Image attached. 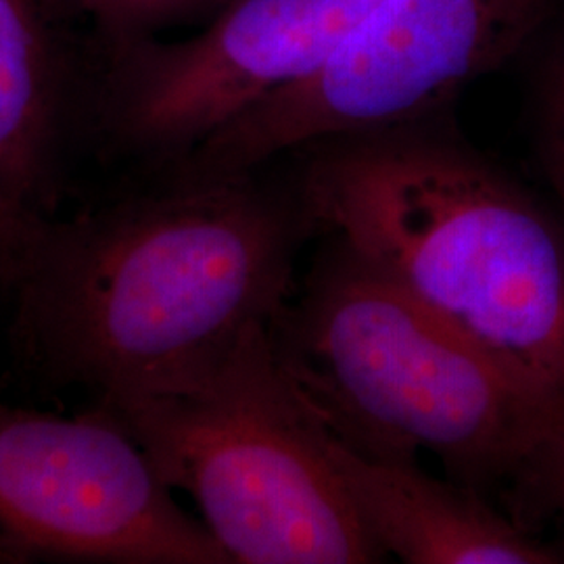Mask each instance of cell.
I'll use <instances>...</instances> for the list:
<instances>
[{"instance_id": "cell-1", "label": "cell", "mask_w": 564, "mask_h": 564, "mask_svg": "<svg viewBox=\"0 0 564 564\" xmlns=\"http://www.w3.org/2000/svg\"><path fill=\"white\" fill-rule=\"evenodd\" d=\"M314 230L293 191L172 174L162 188L32 224L9 291L13 333L46 379L97 402L181 391L289 302Z\"/></svg>"}, {"instance_id": "cell-2", "label": "cell", "mask_w": 564, "mask_h": 564, "mask_svg": "<svg viewBox=\"0 0 564 564\" xmlns=\"http://www.w3.org/2000/svg\"><path fill=\"white\" fill-rule=\"evenodd\" d=\"M303 151L312 228L564 400V223L429 116Z\"/></svg>"}, {"instance_id": "cell-3", "label": "cell", "mask_w": 564, "mask_h": 564, "mask_svg": "<svg viewBox=\"0 0 564 564\" xmlns=\"http://www.w3.org/2000/svg\"><path fill=\"white\" fill-rule=\"evenodd\" d=\"M276 358L324 426L364 456L449 479L514 481L564 419V400L341 242L270 323Z\"/></svg>"}, {"instance_id": "cell-4", "label": "cell", "mask_w": 564, "mask_h": 564, "mask_svg": "<svg viewBox=\"0 0 564 564\" xmlns=\"http://www.w3.org/2000/svg\"><path fill=\"white\" fill-rule=\"evenodd\" d=\"M239 564L381 563L324 452V424L276 358L270 324L174 393L102 403Z\"/></svg>"}, {"instance_id": "cell-5", "label": "cell", "mask_w": 564, "mask_h": 564, "mask_svg": "<svg viewBox=\"0 0 564 564\" xmlns=\"http://www.w3.org/2000/svg\"><path fill=\"white\" fill-rule=\"evenodd\" d=\"M550 0H381L341 51L226 123L172 170L230 176L282 153L431 116L508 59Z\"/></svg>"}, {"instance_id": "cell-6", "label": "cell", "mask_w": 564, "mask_h": 564, "mask_svg": "<svg viewBox=\"0 0 564 564\" xmlns=\"http://www.w3.org/2000/svg\"><path fill=\"white\" fill-rule=\"evenodd\" d=\"M230 564L141 445L95 405L0 402V563Z\"/></svg>"}, {"instance_id": "cell-7", "label": "cell", "mask_w": 564, "mask_h": 564, "mask_svg": "<svg viewBox=\"0 0 564 564\" xmlns=\"http://www.w3.org/2000/svg\"><path fill=\"white\" fill-rule=\"evenodd\" d=\"M381 0H230L199 34L111 42L97 99L116 151L174 165L333 59Z\"/></svg>"}, {"instance_id": "cell-8", "label": "cell", "mask_w": 564, "mask_h": 564, "mask_svg": "<svg viewBox=\"0 0 564 564\" xmlns=\"http://www.w3.org/2000/svg\"><path fill=\"white\" fill-rule=\"evenodd\" d=\"M324 452L384 556L408 564L564 563V552L506 519L477 489L429 477L416 463L364 456L326 426Z\"/></svg>"}, {"instance_id": "cell-9", "label": "cell", "mask_w": 564, "mask_h": 564, "mask_svg": "<svg viewBox=\"0 0 564 564\" xmlns=\"http://www.w3.org/2000/svg\"><path fill=\"white\" fill-rule=\"evenodd\" d=\"M69 121V72L46 0H0V191L51 218Z\"/></svg>"}, {"instance_id": "cell-10", "label": "cell", "mask_w": 564, "mask_h": 564, "mask_svg": "<svg viewBox=\"0 0 564 564\" xmlns=\"http://www.w3.org/2000/svg\"><path fill=\"white\" fill-rule=\"evenodd\" d=\"M97 21L107 41L128 42L158 36L197 18H214L230 0H76Z\"/></svg>"}, {"instance_id": "cell-11", "label": "cell", "mask_w": 564, "mask_h": 564, "mask_svg": "<svg viewBox=\"0 0 564 564\" xmlns=\"http://www.w3.org/2000/svg\"><path fill=\"white\" fill-rule=\"evenodd\" d=\"M514 484V521L527 517H561L564 521V419L524 464Z\"/></svg>"}, {"instance_id": "cell-12", "label": "cell", "mask_w": 564, "mask_h": 564, "mask_svg": "<svg viewBox=\"0 0 564 564\" xmlns=\"http://www.w3.org/2000/svg\"><path fill=\"white\" fill-rule=\"evenodd\" d=\"M538 134L545 176L564 207V44L545 74Z\"/></svg>"}, {"instance_id": "cell-13", "label": "cell", "mask_w": 564, "mask_h": 564, "mask_svg": "<svg viewBox=\"0 0 564 564\" xmlns=\"http://www.w3.org/2000/svg\"><path fill=\"white\" fill-rule=\"evenodd\" d=\"M41 218H25L0 191V289H7L20 262L21 249L32 224Z\"/></svg>"}]
</instances>
